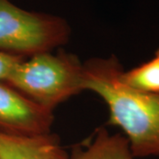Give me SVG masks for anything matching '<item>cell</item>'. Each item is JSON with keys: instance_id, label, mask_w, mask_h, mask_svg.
Listing matches in <instances>:
<instances>
[{"instance_id": "obj_6", "label": "cell", "mask_w": 159, "mask_h": 159, "mask_svg": "<svg viewBox=\"0 0 159 159\" xmlns=\"http://www.w3.org/2000/svg\"><path fill=\"white\" fill-rule=\"evenodd\" d=\"M68 159H137L131 151L127 139L121 134H111L99 128L85 148L75 149Z\"/></svg>"}, {"instance_id": "obj_2", "label": "cell", "mask_w": 159, "mask_h": 159, "mask_svg": "<svg viewBox=\"0 0 159 159\" xmlns=\"http://www.w3.org/2000/svg\"><path fill=\"white\" fill-rule=\"evenodd\" d=\"M39 105L53 111L85 90L84 66L76 56L60 51L23 59L6 81Z\"/></svg>"}, {"instance_id": "obj_8", "label": "cell", "mask_w": 159, "mask_h": 159, "mask_svg": "<svg viewBox=\"0 0 159 159\" xmlns=\"http://www.w3.org/2000/svg\"><path fill=\"white\" fill-rule=\"evenodd\" d=\"M155 58H156V60L157 61L158 63V66H159V50H157V51L156 52V55H155Z\"/></svg>"}, {"instance_id": "obj_4", "label": "cell", "mask_w": 159, "mask_h": 159, "mask_svg": "<svg viewBox=\"0 0 159 159\" xmlns=\"http://www.w3.org/2000/svg\"><path fill=\"white\" fill-rule=\"evenodd\" d=\"M53 122V111L0 81V130L23 135L44 134L51 133Z\"/></svg>"}, {"instance_id": "obj_1", "label": "cell", "mask_w": 159, "mask_h": 159, "mask_svg": "<svg viewBox=\"0 0 159 159\" xmlns=\"http://www.w3.org/2000/svg\"><path fill=\"white\" fill-rule=\"evenodd\" d=\"M83 66L85 90L106 103L108 123L122 129L134 157L159 156V94L125 84L120 78L124 69L114 56L94 57Z\"/></svg>"}, {"instance_id": "obj_5", "label": "cell", "mask_w": 159, "mask_h": 159, "mask_svg": "<svg viewBox=\"0 0 159 159\" xmlns=\"http://www.w3.org/2000/svg\"><path fill=\"white\" fill-rule=\"evenodd\" d=\"M59 138L52 133L23 135L0 130V159H68Z\"/></svg>"}, {"instance_id": "obj_7", "label": "cell", "mask_w": 159, "mask_h": 159, "mask_svg": "<svg viewBox=\"0 0 159 159\" xmlns=\"http://www.w3.org/2000/svg\"><path fill=\"white\" fill-rule=\"evenodd\" d=\"M23 59L24 58L21 57L0 52V81L6 82L15 66Z\"/></svg>"}, {"instance_id": "obj_3", "label": "cell", "mask_w": 159, "mask_h": 159, "mask_svg": "<svg viewBox=\"0 0 159 159\" xmlns=\"http://www.w3.org/2000/svg\"><path fill=\"white\" fill-rule=\"evenodd\" d=\"M71 34L63 18L23 10L0 0V52L26 59L66 44Z\"/></svg>"}]
</instances>
